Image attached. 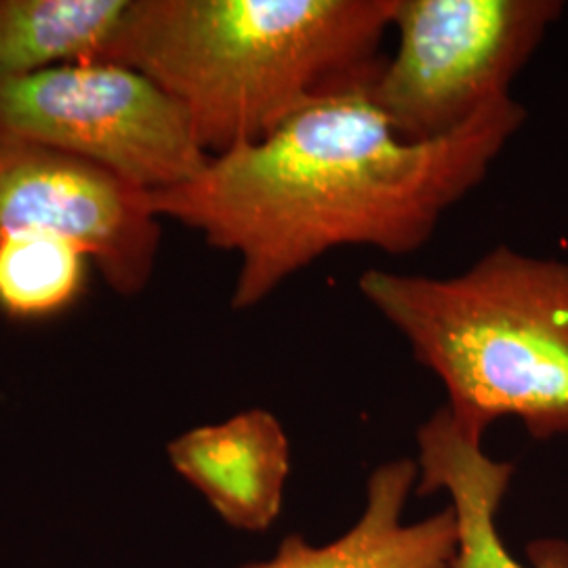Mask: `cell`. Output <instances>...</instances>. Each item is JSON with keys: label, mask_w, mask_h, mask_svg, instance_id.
Masks as SVG:
<instances>
[{"label": "cell", "mask_w": 568, "mask_h": 568, "mask_svg": "<svg viewBox=\"0 0 568 568\" xmlns=\"http://www.w3.org/2000/svg\"><path fill=\"white\" fill-rule=\"evenodd\" d=\"M525 121L527 108L509 95L453 135L406 142L356 89L211 156L190 182L150 192V203L161 220L239 255L232 307L243 312L335 248L426 246Z\"/></svg>", "instance_id": "cell-1"}, {"label": "cell", "mask_w": 568, "mask_h": 568, "mask_svg": "<svg viewBox=\"0 0 568 568\" xmlns=\"http://www.w3.org/2000/svg\"><path fill=\"white\" fill-rule=\"evenodd\" d=\"M392 16L394 0H129L98 63L154 82L211 159L366 89Z\"/></svg>", "instance_id": "cell-2"}, {"label": "cell", "mask_w": 568, "mask_h": 568, "mask_svg": "<svg viewBox=\"0 0 568 568\" xmlns=\"http://www.w3.org/2000/svg\"><path fill=\"white\" fill-rule=\"evenodd\" d=\"M358 288L443 382L466 434L514 417L537 440L568 436L567 262L499 244L453 276L371 267Z\"/></svg>", "instance_id": "cell-3"}, {"label": "cell", "mask_w": 568, "mask_h": 568, "mask_svg": "<svg viewBox=\"0 0 568 568\" xmlns=\"http://www.w3.org/2000/svg\"><path fill=\"white\" fill-rule=\"evenodd\" d=\"M558 0H394L398 44L366 87L406 142L453 135L509 87L562 16Z\"/></svg>", "instance_id": "cell-4"}, {"label": "cell", "mask_w": 568, "mask_h": 568, "mask_svg": "<svg viewBox=\"0 0 568 568\" xmlns=\"http://www.w3.org/2000/svg\"><path fill=\"white\" fill-rule=\"evenodd\" d=\"M0 133L110 166L150 192L190 182L209 161L182 108L114 63L0 81Z\"/></svg>", "instance_id": "cell-5"}, {"label": "cell", "mask_w": 568, "mask_h": 568, "mask_svg": "<svg viewBox=\"0 0 568 568\" xmlns=\"http://www.w3.org/2000/svg\"><path fill=\"white\" fill-rule=\"evenodd\" d=\"M23 232L74 244L122 297L152 281L161 248L150 190L110 166L0 133V241Z\"/></svg>", "instance_id": "cell-6"}, {"label": "cell", "mask_w": 568, "mask_h": 568, "mask_svg": "<svg viewBox=\"0 0 568 568\" xmlns=\"http://www.w3.org/2000/svg\"><path fill=\"white\" fill-rule=\"evenodd\" d=\"M173 469L236 530L264 532L283 509L291 443L278 417L248 408L187 429L166 445Z\"/></svg>", "instance_id": "cell-7"}, {"label": "cell", "mask_w": 568, "mask_h": 568, "mask_svg": "<svg viewBox=\"0 0 568 568\" xmlns=\"http://www.w3.org/2000/svg\"><path fill=\"white\" fill-rule=\"evenodd\" d=\"M419 495L445 490L457 525L453 568H568V544L539 539L527 549L528 565L511 556L499 535L497 516L508 495L514 466L488 457L483 440L466 434L447 406L417 429Z\"/></svg>", "instance_id": "cell-8"}, {"label": "cell", "mask_w": 568, "mask_h": 568, "mask_svg": "<svg viewBox=\"0 0 568 568\" xmlns=\"http://www.w3.org/2000/svg\"><path fill=\"white\" fill-rule=\"evenodd\" d=\"M417 478L415 459L375 467L366 483L365 509L342 537L312 546L302 535H291L274 558L243 568H453L457 556L453 509L417 523L403 518Z\"/></svg>", "instance_id": "cell-9"}, {"label": "cell", "mask_w": 568, "mask_h": 568, "mask_svg": "<svg viewBox=\"0 0 568 568\" xmlns=\"http://www.w3.org/2000/svg\"><path fill=\"white\" fill-rule=\"evenodd\" d=\"M129 0H0V81L98 63Z\"/></svg>", "instance_id": "cell-10"}, {"label": "cell", "mask_w": 568, "mask_h": 568, "mask_svg": "<svg viewBox=\"0 0 568 568\" xmlns=\"http://www.w3.org/2000/svg\"><path fill=\"white\" fill-rule=\"evenodd\" d=\"M89 260L53 234L23 232L0 241V310L16 318L49 316L72 304Z\"/></svg>", "instance_id": "cell-11"}]
</instances>
